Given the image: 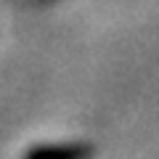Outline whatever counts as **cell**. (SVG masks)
I'll list each match as a JSON object with an SVG mask.
<instances>
[{
  "label": "cell",
  "instance_id": "1",
  "mask_svg": "<svg viewBox=\"0 0 159 159\" xmlns=\"http://www.w3.org/2000/svg\"><path fill=\"white\" fill-rule=\"evenodd\" d=\"M88 146H51V148H34L24 159H88Z\"/></svg>",
  "mask_w": 159,
  "mask_h": 159
}]
</instances>
